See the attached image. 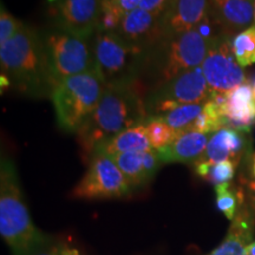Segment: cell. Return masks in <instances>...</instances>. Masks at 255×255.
Wrapping results in <instances>:
<instances>
[{
    "label": "cell",
    "instance_id": "19",
    "mask_svg": "<svg viewBox=\"0 0 255 255\" xmlns=\"http://www.w3.org/2000/svg\"><path fill=\"white\" fill-rule=\"evenodd\" d=\"M111 158L122 171L132 190L136 188L145 187L151 181L146 175L143 164V151L124 152L115 155Z\"/></svg>",
    "mask_w": 255,
    "mask_h": 255
},
{
    "label": "cell",
    "instance_id": "2",
    "mask_svg": "<svg viewBox=\"0 0 255 255\" xmlns=\"http://www.w3.org/2000/svg\"><path fill=\"white\" fill-rule=\"evenodd\" d=\"M1 73L12 88L28 97H51L55 84L47 59L43 33L23 25L21 30L0 46Z\"/></svg>",
    "mask_w": 255,
    "mask_h": 255
},
{
    "label": "cell",
    "instance_id": "32",
    "mask_svg": "<svg viewBox=\"0 0 255 255\" xmlns=\"http://www.w3.org/2000/svg\"><path fill=\"white\" fill-rule=\"evenodd\" d=\"M251 173L252 176L255 178V152L251 155Z\"/></svg>",
    "mask_w": 255,
    "mask_h": 255
},
{
    "label": "cell",
    "instance_id": "25",
    "mask_svg": "<svg viewBox=\"0 0 255 255\" xmlns=\"http://www.w3.org/2000/svg\"><path fill=\"white\" fill-rule=\"evenodd\" d=\"M237 167L238 165L233 161H231V159L213 164L209 170L208 176L206 177V181L207 182L214 184V186L229 182V181L234 177L235 169H237Z\"/></svg>",
    "mask_w": 255,
    "mask_h": 255
},
{
    "label": "cell",
    "instance_id": "3",
    "mask_svg": "<svg viewBox=\"0 0 255 255\" xmlns=\"http://www.w3.org/2000/svg\"><path fill=\"white\" fill-rule=\"evenodd\" d=\"M0 234L14 255H31L47 245L24 202L13 162L5 157L0 169Z\"/></svg>",
    "mask_w": 255,
    "mask_h": 255
},
{
    "label": "cell",
    "instance_id": "21",
    "mask_svg": "<svg viewBox=\"0 0 255 255\" xmlns=\"http://www.w3.org/2000/svg\"><path fill=\"white\" fill-rule=\"evenodd\" d=\"M231 46L241 68L255 64V25L235 34L231 40Z\"/></svg>",
    "mask_w": 255,
    "mask_h": 255
},
{
    "label": "cell",
    "instance_id": "30",
    "mask_svg": "<svg viewBox=\"0 0 255 255\" xmlns=\"http://www.w3.org/2000/svg\"><path fill=\"white\" fill-rule=\"evenodd\" d=\"M248 201H250V208L255 213V181H251L247 183Z\"/></svg>",
    "mask_w": 255,
    "mask_h": 255
},
{
    "label": "cell",
    "instance_id": "12",
    "mask_svg": "<svg viewBox=\"0 0 255 255\" xmlns=\"http://www.w3.org/2000/svg\"><path fill=\"white\" fill-rule=\"evenodd\" d=\"M161 20V18L138 7L124 14L115 32L130 46L146 55L164 41Z\"/></svg>",
    "mask_w": 255,
    "mask_h": 255
},
{
    "label": "cell",
    "instance_id": "35",
    "mask_svg": "<svg viewBox=\"0 0 255 255\" xmlns=\"http://www.w3.org/2000/svg\"><path fill=\"white\" fill-rule=\"evenodd\" d=\"M254 25H255V4H254Z\"/></svg>",
    "mask_w": 255,
    "mask_h": 255
},
{
    "label": "cell",
    "instance_id": "6",
    "mask_svg": "<svg viewBox=\"0 0 255 255\" xmlns=\"http://www.w3.org/2000/svg\"><path fill=\"white\" fill-rule=\"evenodd\" d=\"M96 69L105 84L130 82L139 77L145 55L130 46L117 32L98 31L92 38Z\"/></svg>",
    "mask_w": 255,
    "mask_h": 255
},
{
    "label": "cell",
    "instance_id": "15",
    "mask_svg": "<svg viewBox=\"0 0 255 255\" xmlns=\"http://www.w3.org/2000/svg\"><path fill=\"white\" fill-rule=\"evenodd\" d=\"M223 115L226 128L242 133H250L255 123V100L251 84L247 81L227 92V104Z\"/></svg>",
    "mask_w": 255,
    "mask_h": 255
},
{
    "label": "cell",
    "instance_id": "1",
    "mask_svg": "<svg viewBox=\"0 0 255 255\" xmlns=\"http://www.w3.org/2000/svg\"><path fill=\"white\" fill-rule=\"evenodd\" d=\"M148 89L138 77L130 82L107 84L100 103L77 131L84 161L92 157L96 146L117 133L149 120L145 100Z\"/></svg>",
    "mask_w": 255,
    "mask_h": 255
},
{
    "label": "cell",
    "instance_id": "7",
    "mask_svg": "<svg viewBox=\"0 0 255 255\" xmlns=\"http://www.w3.org/2000/svg\"><path fill=\"white\" fill-rule=\"evenodd\" d=\"M210 44L196 28L184 32L146 53L156 59V82L152 90L176 77L181 72L197 68L205 62ZM151 90V91H152Z\"/></svg>",
    "mask_w": 255,
    "mask_h": 255
},
{
    "label": "cell",
    "instance_id": "4",
    "mask_svg": "<svg viewBox=\"0 0 255 255\" xmlns=\"http://www.w3.org/2000/svg\"><path fill=\"white\" fill-rule=\"evenodd\" d=\"M105 87L107 84L97 69L60 82L50 97L60 129L69 133H77L100 103Z\"/></svg>",
    "mask_w": 255,
    "mask_h": 255
},
{
    "label": "cell",
    "instance_id": "28",
    "mask_svg": "<svg viewBox=\"0 0 255 255\" xmlns=\"http://www.w3.org/2000/svg\"><path fill=\"white\" fill-rule=\"evenodd\" d=\"M109 4L117 9L121 14L124 15L133 9L139 7L141 0H107Z\"/></svg>",
    "mask_w": 255,
    "mask_h": 255
},
{
    "label": "cell",
    "instance_id": "26",
    "mask_svg": "<svg viewBox=\"0 0 255 255\" xmlns=\"http://www.w3.org/2000/svg\"><path fill=\"white\" fill-rule=\"evenodd\" d=\"M23 23L14 18L4 6H1V13H0V46L7 43L23 27Z\"/></svg>",
    "mask_w": 255,
    "mask_h": 255
},
{
    "label": "cell",
    "instance_id": "29",
    "mask_svg": "<svg viewBox=\"0 0 255 255\" xmlns=\"http://www.w3.org/2000/svg\"><path fill=\"white\" fill-rule=\"evenodd\" d=\"M31 255H63L62 246H55V245H45L40 250L34 252Z\"/></svg>",
    "mask_w": 255,
    "mask_h": 255
},
{
    "label": "cell",
    "instance_id": "18",
    "mask_svg": "<svg viewBox=\"0 0 255 255\" xmlns=\"http://www.w3.org/2000/svg\"><path fill=\"white\" fill-rule=\"evenodd\" d=\"M149 149H151V145L145 135L144 124H138L101 142L96 146L95 152L113 157L115 155L124 154V152L145 151Z\"/></svg>",
    "mask_w": 255,
    "mask_h": 255
},
{
    "label": "cell",
    "instance_id": "5",
    "mask_svg": "<svg viewBox=\"0 0 255 255\" xmlns=\"http://www.w3.org/2000/svg\"><path fill=\"white\" fill-rule=\"evenodd\" d=\"M43 36L55 88L65 78L96 70L92 39L55 26Z\"/></svg>",
    "mask_w": 255,
    "mask_h": 255
},
{
    "label": "cell",
    "instance_id": "14",
    "mask_svg": "<svg viewBox=\"0 0 255 255\" xmlns=\"http://www.w3.org/2000/svg\"><path fill=\"white\" fill-rule=\"evenodd\" d=\"M255 0H209V15L225 37L233 38L254 23Z\"/></svg>",
    "mask_w": 255,
    "mask_h": 255
},
{
    "label": "cell",
    "instance_id": "13",
    "mask_svg": "<svg viewBox=\"0 0 255 255\" xmlns=\"http://www.w3.org/2000/svg\"><path fill=\"white\" fill-rule=\"evenodd\" d=\"M209 13V0H173L161 20L164 41L193 30Z\"/></svg>",
    "mask_w": 255,
    "mask_h": 255
},
{
    "label": "cell",
    "instance_id": "22",
    "mask_svg": "<svg viewBox=\"0 0 255 255\" xmlns=\"http://www.w3.org/2000/svg\"><path fill=\"white\" fill-rule=\"evenodd\" d=\"M145 135L148 137L149 142L152 149L159 150L169 144H171L175 139L180 136V132L171 128L163 120L158 116H152L144 124Z\"/></svg>",
    "mask_w": 255,
    "mask_h": 255
},
{
    "label": "cell",
    "instance_id": "20",
    "mask_svg": "<svg viewBox=\"0 0 255 255\" xmlns=\"http://www.w3.org/2000/svg\"><path fill=\"white\" fill-rule=\"evenodd\" d=\"M216 194V207L228 220L235 218L238 210L244 205V191L241 188L233 187L232 183L226 182L214 186Z\"/></svg>",
    "mask_w": 255,
    "mask_h": 255
},
{
    "label": "cell",
    "instance_id": "16",
    "mask_svg": "<svg viewBox=\"0 0 255 255\" xmlns=\"http://www.w3.org/2000/svg\"><path fill=\"white\" fill-rule=\"evenodd\" d=\"M253 210L242 205L232 220L225 239L208 255H247V247L254 237Z\"/></svg>",
    "mask_w": 255,
    "mask_h": 255
},
{
    "label": "cell",
    "instance_id": "31",
    "mask_svg": "<svg viewBox=\"0 0 255 255\" xmlns=\"http://www.w3.org/2000/svg\"><path fill=\"white\" fill-rule=\"evenodd\" d=\"M0 85H1V92L7 90V89L12 88V83L9 81L7 76H5L4 73H0Z\"/></svg>",
    "mask_w": 255,
    "mask_h": 255
},
{
    "label": "cell",
    "instance_id": "10",
    "mask_svg": "<svg viewBox=\"0 0 255 255\" xmlns=\"http://www.w3.org/2000/svg\"><path fill=\"white\" fill-rule=\"evenodd\" d=\"M232 38L219 37L210 44L203 75L212 92H228L246 82V75L233 55Z\"/></svg>",
    "mask_w": 255,
    "mask_h": 255
},
{
    "label": "cell",
    "instance_id": "8",
    "mask_svg": "<svg viewBox=\"0 0 255 255\" xmlns=\"http://www.w3.org/2000/svg\"><path fill=\"white\" fill-rule=\"evenodd\" d=\"M212 91L203 75L202 66L181 72L146 96L145 105L149 119L167 114L184 104L206 103Z\"/></svg>",
    "mask_w": 255,
    "mask_h": 255
},
{
    "label": "cell",
    "instance_id": "24",
    "mask_svg": "<svg viewBox=\"0 0 255 255\" xmlns=\"http://www.w3.org/2000/svg\"><path fill=\"white\" fill-rule=\"evenodd\" d=\"M200 159L208 161L213 164L220 163L222 161H227V159H231L232 161V155L227 149V146H226L225 141H223V135L221 130L213 133V136L210 137L208 142V145H207L205 154H203V156Z\"/></svg>",
    "mask_w": 255,
    "mask_h": 255
},
{
    "label": "cell",
    "instance_id": "23",
    "mask_svg": "<svg viewBox=\"0 0 255 255\" xmlns=\"http://www.w3.org/2000/svg\"><path fill=\"white\" fill-rule=\"evenodd\" d=\"M203 104H184L178 107L177 109L169 111L167 114L159 115V119L163 120L171 128L182 133L189 128L191 124L195 122L197 117L203 110Z\"/></svg>",
    "mask_w": 255,
    "mask_h": 255
},
{
    "label": "cell",
    "instance_id": "17",
    "mask_svg": "<svg viewBox=\"0 0 255 255\" xmlns=\"http://www.w3.org/2000/svg\"><path fill=\"white\" fill-rule=\"evenodd\" d=\"M208 142V135L206 133L183 132L171 144L156 151L162 164H194L205 154Z\"/></svg>",
    "mask_w": 255,
    "mask_h": 255
},
{
    "label": "cell",
    "instance_id": "33",
    "mask_svg": "<svg viewBox=\"0 0 255 255\" xmlns=\"http://www.w3.org/2000/svg\"><path fill=\"white\" fill-rule=\"evenodd\" d=\"M247 255H255V240H253L247 247Z\"/></svg>",
    "mask_w": 255,
    "mask_h": 255
},
{
    "label": "cell",
    "instance_id": "27",
    "mask_svg": "<svg viewBox=\"0 0 255 255\" xmlns=\"http://www.w3.org/2000/svg\"><path fill=\"white\" fill-rule=\"evenodd\" d=\"M171 2L173 0H141L139 7L162 19Z\"/></svg>",
    "mask_w": 255,
    "mask_h": 255
},
{
    "label": "cell",
    "instance_id": "11",
    "mask_svg": "<svg viewBox=\"0 0 255 255\" xmlns=\"http://www.w3.org/2000/svg\"><path fill=\"white\" fill-rule=\"evenodd\" d=\"M102 0H55L50 15L52 26L92 39L97 33Z\"/></svg>",
    "mask_w": 255,
    "mask_h": 255
},
{
    "label": "cell",
    "instance_id": "34",
    "mask_svg": "<svg viewBox=\"0 0 255 255\" xmlns=\"http://www.w3.org/2000/svg\"><path fill=\"white\" fill-rule=\"evenodd\" d=\"M248 83H250L251 85H254V84H255V73H254V75H252V76H251L250 82H248Z\"/></svg>",
    "mask_w": 255,
    "mask_h": 255
},
{
    "label": "cell",
    "instance_id": "9",
    "mask_svg": "<svg viewBox=\"0 0 255 255\" xmlns=\"http://www.w3.org/2000/svg\"><path fill=\"white\" fill-rule=\"evenodd\" d=\"M122 171L109 156L95 152L89 161L88 170L70 193L78 200L121 199L131 194Z\"/></svg>",
    "mask_w": 255,
    "mask_h": 255
}]
</instances>
